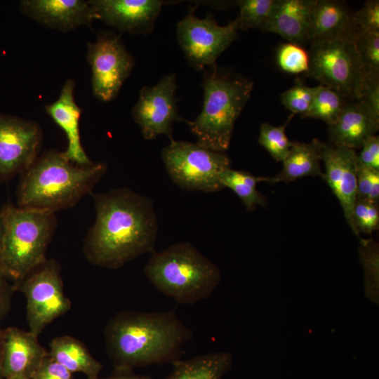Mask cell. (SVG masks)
<instances>
[{
    "mask_svg": "<svg viewBox=\"0 0 379 379\" xmlns=\"http://www.w3.org/2000/svg\"><path fill=\"white\" fill-rule=\"evenodd\" d=\"M317 88L318 86L310 87L298 79L291 88L281 94V102L292 114H299L304 117L312 105Z\"/></svg>",
    "mask_w": 379,
    "mask_h": 379,
    "instance_id": "30",
    "label": "cell"
},
{
    "mask_svg": "<svg viewBox=\"0 0 379 379\" xmlns=\"http://www.w3.org/2000/svg\"><path fill=\"white\" fill-rule=\"evenodd\" d=\"M378 128L379 120L354 100L348 101L337 120L329 125V139L334 146L354 150L375 135Z\"/></svg>",
    "mask_w": 379,
    "mask_h": 379,
    "instance_id": "20",
    "label": "cell"
},
{
    "mask_svg": "<svg viewBox=\"0 0 379 379\" xmlns=\"http://www.w3.org/2000/svg\"><path fill=\"white\" fill-rule=\"evenodd\" d=\"M323 142L314 139L311 142H293L283 160V168L273 177H264V182L288 183L306 176L323 175L321 167Z\"/></svg>",
    "mask_w": 379,
    "mask_h": 379,
    "instance_id": "22",
    "label": "cell"
},
{
    "mask_svg": "<svg viewBox=\"0 0 379 379\" xmlns=\"http://www.w3.org/2000/svg\"><path fill=\"white\" fill-rule=\"evenodd\" d=\"M321 161L325 166L321 178L339 201L346 221L356 235L352 213L357 200V154L354 149L323 142Z\"/></svg>",
    "mask_w": 379,
    "mask_h": 379,
    "instance_id": "14",
    "label": "cell"
},
{
    "mask_svg": "<svg viewBox=\"0 0 379 379\" xmlns=\"http://www.w3.org/2000/svg\"><path fill=\"white\" fill-rule=\"evenodd\" d=\"M107 171L103 162L79 165L55 150L44 153L25 172L18 189V207L57 211L74 206Z\"/></svg>",
    "mask_w": 379,
    "mask_h": 379,
    "instance_id": "3",
    "label": "cell"
},
{
    "mask_svg": "<svg viewBox=\"0 0 379 379\" xmlns=\"http://www.w3.org/2000/svg\"><path fill=\"white\" fill-rule=\"evenodd\" d=\"M357 199L379 202V171L357 164Z\"/></svg>",
    "mask_w": 379,
    "mask_h": 379,
    "instance_id": "34",
    "label": "cell"
},
{
    "mask_svg": "<svg viewBox=\"0 0 379 379\" xmlns=\"http://www.w3.org/2000/svg\"><path fill=\"white\" fill-rule=\"evenodd\" d=\"M204 102L193 121H185L200 146L219 152L229 148L236 120L247 103L253 82L213 65L205 73Z\"/></svg>",
    "mask_w": 379,
    "mask_h": 379,
    "instance_id": "5",
    "label": "cell"
},
{
    "mask_svg": "<svg viewBox=\"0 0 379 379\" xmlns=\"http://www.w3.org/2000/svg\"><path fill=\"white\" fill-rule=\"evenodd\" d=\"M87 47L93 94L100 101H111L131 75L135 59L126 48L120 34L114 32H100Z\"/></svg>",
    "mask_w": 379,
    "mask_h": 379,
    "instance_id": "11",
    "label": "cell"
},
{
    "mask_svg": "<svg viewBox=\"0 0 379 379\" xmlns=\"http://www.w3.org/2000/svg\"><path fill=\"white\" fill-rule=\"evenodd\" d=\"M293 117L291 114L281 126H275L269 123L260 126L258 142L277 161H283L292 146L293 142L288 140L285 130Z\"/></svg>",
    "mask_w": 379,
    "mask_h": 379,
    "instance_id": "28",
    "label": "cell"
},
{
    "mask_svg": "<svg viewBox=\"0 0 379 379\" xmlns=\"http://www.w3.org/2000/svg\"><path fill=\"white\" fill-rule=\"evenodd\" d=\"M6 379H27V378H22V377H13V378H9Z\"/></svg>",
    "mask_w": 379,
    "mask_h": 379,
    "instance_id": "43",
    "label": "cell"
},
{
    "mask_svg": "<svg viewBox=\"0 0 379 379\" xmlns=\"http://www.w3.org/2000/svg\"><path fill=\"white\" fill-rule=\"evenodd\" d=\"M3 333L4 330L0 328V379H4L2 375V348H3Z\"/></svg>",
    "mask_w": 379,
    "mask_h": 379,
    "instance_id": "41",
    "label": "cell"
},
{
    "mask_svg": "<svg viewBox=\"0 0 379 379\" xmlns=\"http://www.w3.org/2000/svg\"><path fill=\"white\" fill-rule=\"evenodd\" d=\"M220 182L224 188L230 189L239 197L248 211L257 206H265V198L257 190L258 183L264 182V177L230 168L222 174Z\"/></svg>",
    "mask_w": 379,
    "mask_h": 379,
    "instance_id": "25",
    "label": "cell"
},
{
    "mask_svg": "<svg viewBox=\"0 0 379 379\" xmlns=\"http://www.w3.org/2000/svg\"><path fill=\"white\" fill-rule=\"evenodd\" d=\"M22 13L38 23L62 32L89 25L96 20L88 1L83 0H22Z\"/></svg>",
    "mask_w": 379,
    "mask_h": 379,
    "instance_id": "16",
    "label": "cell"
},
{
    "mask_svg": "<svg viewBox=\"0 0 379 379\" xmlns=\"http://www.w3.org/2000/svg\"><path fill=\"white\" fill-rule=\"evenodd\" d=\"M95 220L84 241L93 265L117 269L153 253L158 223L152 201L127 187L93 194Z\"/></svg>",
    "mask_w": 379,
    "mask_h": 379,
    "instance_id": "1",
    "label": "cell"
},
{
    "mask_svg": "<svg viewBox=\"0 0 379 379\" xmlns=\"http://www.w3.org/2000/svg\"><path fill=\"white\" fill-rule=\"evenodd\" d=\"M359 253L367 282L376 285L378 281V245L372 238L361 239Z\"/></svg>",
    "mask_w": 379,
    "mask_h": 379,
    "instance_id": "35",
    "label": "cell"
},
{
    "mask_svg": "<svg viewBox=\"0 0 379 379\" xmlns=\"http://www.w3.org/2000/svg\"><path fill=\"white\" fill-rule=\"evenodd\" d=\"M355 100L379 120V72L366 74Z\"/></svg>",
    "mask_w": 379,
    "mask_h": 379,
    "instance_id": "33",
    "label": "cell"
},
{
    "mask_svg": "<svg viewBox=\"0 0 379 379\" xmlns=\"http://www.w3.org/2000/svg\"><path fill=\"white\" fill-rule=\"evenodd\" d=\"M354 13L348 4L336 0H315L310 15L307 41L310 45L354 34Z\"/></svg>",
    "mask_w": 379,
    "mask_h": 379,
    "instance_id": "18",
    "label": "cell"
},
{
    "mask_svg": "<svg viewBox=\"0 0 379 379\" xmlns=\"http://www.w3.org/2000/svg\"><path fill=\"white\" fill-rule=\"evenodd\" d=\"M143 272L160 293L182 305L208 298L221 280L219 267L189 242L154 251Z\"/></svg>",
    "mask_w": 379,
    "mask_h": 379,
    "instance_id": "4",
    "label": "cell"
},
{
    "mask_svg": "<svg viewBox=\"0 0 379 379\" xmlns=\"http://www.w3.org/2000/svg\"><path fill=\"white\" fill-rule=\"evenodd\" d=\"M352 40L366 72H379V33L356 28Z\"/></svg>",
    "mask_w": 379,
    "mask_h": 379,
    "instance_id": "29",
    "label": "cell"
},
{
    "mask_svg": "<svg viewBox=\"0 0 379 379\" xmlns=\"http://www.w3.org/2000/svg\"><path fill=\"white\" fill-rule=\"evenodd\" d=\"M18 288L26 298V318L29 331L39 335L72 307L65 295L59 263L46 259L32 270Z\"/></svg>",
    "mask_w": 379,
    "mask_h": 379,
    "instance_id": "9",
    "label": "cell"
},
{
    "mask_svg": "<svg viewBox=\"0 0 379 379\" xmlns=\"http://www.w3.org/2000/svg\"><path fill=\"white\" fill-rule=\"evenodd\" d=\"M74 81L69 79L64 84L58 98L46 105V111L64 131L67 138V147L63 155L70 161L79 165H88L93 161L88 158L81 145L79 133V119L81 109L77 105L74 90Z\"/></svg>",
    "mask_w": 379,
    "mask_h": 379,
    "instance_id": "19",
    "label": "cell"
},
{
    "mask_svg": "<svg viewBox=\"0 0 379 379\" xmlns=\"http://www.w3.org/2000/svg\"><path fill=\"white\" fill-rule=\"evenodd\" d=\"M1 211L4 234L0 269L18 288L23 279L47 259L56 220L54 213L11 204Z\"/></svg>",
    "mask_w": 379,
    "mask_h": 379,
    "instance_id": "6",
    "label": "cell"
},
{
    "mask_svg": "<svg viewBox=\"0 0 379 379\" xmlns=\"http://www.w3.org/2000/svg\"><path fill=\"white\" fill-rule=\"evenodd\" d=\"M99 379V378H98ZM102 379H152L148 375H136L131 372H116V373L112 376Z\"/></svg>",
    "mask_w": 379,
    "mask_h": 379,
    "instance_id": "40",
    "label": "cell"
},
{
    "mask_svg": "<svg viewBox=\"0 0 379 379\" xmlns=\"http://www.w3.org/2000/svg\"><path fill=\"white\" fill-rule=\"evenodd\" d=\"M277 61L280 69L291 74L306 73L309 69L310 56L302 46L286 43L278 48Z\"/></svg>",
    "mask_w": 379,
    "mask_h": 379,
    "instance_id": "31",
    "label": "cell"
},
{
    "mask_svg": "<svg viewBox=\"0 0 379 379\" xmlns=\"http://www.w3.org/2000/svg\"><path fill=\"white\" fill-rule=\"evenodd\" d=\"M41 142L36 122L0 113V178L25 172L37 159Z\"/></svg>",
    "mask_w": 379,
    "mask_h": 379,
    "instance_id": "13",
    "label": "cell"
},
{
    "mask_svg": "<svg viewBox=\"0 0 379 379\" xmlns=\"http://www.w3.org/2000/svg\"><path fill=\"white\" fill-rule=\"evenodd\" d=\"M176 88L175 75L170 74L157 84L144 86L140 91L138 100L132 109V116L145 139L153 140L164 135L173 140L174 122H185L178 113Z\"/></svg>",
    "mask_w": 379,
    "mask_h": 379,
    "instance_id": "12",
    "label": "cell"
},
{
    "mask_svg": "<svg viewBox=\"0 0 379 379\" xmlns=\"http://www.w3.org/2000/svg\"><path fill=\"white\" fill-rule=\"evenodd\" d=\"M48 354L39 343L38 336L29 331L6 328L3 333L1 368L4 378L30 379Z\"/></svg>",
    "mask_w": 379,
    "mask_h": 379,
    "instance_id": "17",
    "label": "cell"
},
{
    "mask_svg": "<svg viewBox=\"0 0 379 379\" xmlns=\"http://www.w3.org/2000/svg\"><path fill=\"white\" fill-rule=\"evenodd\" d=\"M238 30L237 19L219 25L211 15L199 18L194 7L176 25L179 45L196 70L215 65L219 55L237 39Z\"/></svg>",
    "mask_w": 379,
    "mask_h": 379,
    "instance_id": "10",
    "label": "cell"
},
{
    "mask_svg": "<svg viewBox=\"0 0 379 379\" xmlns=\"http://www.w3.org/2000/svg\"><path fill=\"white\" fill-rule=\"evenodd\" d=\"M356 236L371 234L379 227L378 204L370 200L357 199L352 213Z\"/></svg>",
    "mask_w": 379,
    "mask_h": 379,
    "instance_id": "32",
    "label": "cell"
},
{
    "mask_svg": "<svg viewBox=\"0 0 379 379\" xmlns=\"http://www.w3.org/2000/svg\"><path fill=\"white\" fill-rule=\"evenodd\" d=\"M9 281L0 269V318L8 312L11 307V296L15 287L10 284Z\"/></svg>",
    "mask_w": 379,
    "mask_h": 379,
    "instance_id": "39",
    "label": "cell"
},
{
    "mask_svg": "<svg viewBox=\"0 0 379 379\" xmlns=\"http://www.w3.org/2000/svg\"><path fill=\"white\" fill-rule=\"evenodd\" d=\"M161 157L172 181L190 191L214 192L224 189L220 178L231 168V161L224 152L174 139L161 149Z\"/></svg>",
    "mask_w": 379,
    "mask_h": 379,
    "instance_id": "7",
    "label": "cell"
},
{
    "mask_svg": "<svg viewBox=\"0 0 379 379\" xmlns=\"http://www.w3.org/2000/svg\"><path fill=\"white\" fill-rule=\"evenodd\" d=\"M274 0H241L236 18L239 29H259L265 32Z\"/></svg>",
    "mask_w": 379,
    "mask_h": 379,
    "instance_id": "27",
    "label": "cell"
},
{
    "mask_svg": "<svg viewBox=\"0 0 379 379\" xmlns=\"http://www.w3.org/2000/svg\"><path fill=\"white\" fill-rule=\"evenodd\" d=\"M357 164L379 171V137L373 135L365 141L357 154Z\"/></svg>",
    "mask_w": 379,
    "mask_h": 379,
    "instance_id": "38",
    "label": "cell"
},
{
    "mask_svg": "<svg viewBox=\"0 0 379 379\" xmlns=\"http://www.w3.org/2000/svg\"><path fill=\"white\" fill-rule=\"evenodd\" d=\"M347 99L337 91L320 84L312 105L304 117L320 119L331 125L343 112L349 101Z\"/></svg>",
    "mask_w": 379,
    "mask_h": 379,
    "instance_id": "26",
    "label": "cell"
},
{
    "mask_svg": "<svg viewBox=\"0 0 379 379\" xmlns=\"http://www.w3.org/2000/svg\"><path fill=\"white\" fill-rule=\"evenodd\" d=\"M352 36L311 45L309 69L305 75L354 100L368 72L362 65Z\"/></svg>",
    "mask_w": 379,
    "mask_h": 379,
    "instance_id": "8",
    "label": "cell"
},
{
    "mask_svg": "<svg viewBox=\"0 0 379 379\" xmlns=\"http://www.w3.org/2000/svg\"><path fill=\"white\" fill-rule=\"evenodd\" d=\"M48 354L72 373H81L88 379H98L102 368L86 347L71 335L57 336L49 344Z\"/></svg>",
    "mask_w": 379,
    "mask_h": 379,
    "instance_id": "23",
    "label": "cell"
},
{
    "mask_svg": "<svg viewBox=\"0 0 379 379\" xmlns=\"http://www.w3.org/2000/svg\"><path fill=\"white\" fill-rule=\"evenodd\" d=\"M192 332L173 311L116 314L104 330L105 345L116 372L173 363Z\"/></svg>",
    "mask_w": 379,
    "mask_h": 379,
    "instance_id": "2",
    "label": "cell"
},
{
    "mask_svg": "<svg viewBox=\"0 0 379 379\" xmlns=\"http://www.w3.org/2000/svg\"><path fill=\"white\" fill-rule=\"evenodd\" d=\"M4 234V218L1 210H0V253Z\"/></svg>",
    "mask_w": 379,
    "mask_h": 379,
    "instance_id": "42",
    "label": "cell"
},
{
    "mask_svg": "<svg viewBox=\"0 0 379 379\" xmlns=\"http://www.w3.org/2000/svg\"><path fill=\"white\" fill-rule=\"evenodd\" d=\"M354 22L357 29L379 33V1L368 0L354 13Z\"/></svg>",
    "mask_w": 379,
    "mask_h": 379,
    "instance_id": "36",
    "label": "cell"
},
{
    "mask_svg": "<svg viewBox=\"0 0 379 379\" xmlns=\"http://www.w3.org/2000/svg\"><path fill=\"white\" fill-rule=\"evenodd\" d=\"M72 374L48 354L30 379H74Z\"/></svg>",
    "mask_w": 379,
    "mask_h": 379,
    "instance_id": "37",
    "label": "cell"
},
{
    "mask_svg": "<svg viewBox=\"0 0 379 379\" xmlns=\"http://www.w3.org/2000/svg\"><path fill=\"white\" fill-rule=\"evenodd\" d=\"M96 20L120 32L147 34L164 4L159 0H90Z\"/></svg>",
    "mask_w": 379,
    "mask_h": 379,
    "instance_id": "15",
    "label": "cell"
},
{
    "mask_svg": "<svg viewBox=\"0 0 379 379\" xmlns=\"http://www.w3.org/2000/svg\"><path fill=\"white\" fill-rule=\"evenodd\" d=\"M232 356L227 352H213L173 363L165 379H222L232 365Z\"/></svg>",
    "mask_w": 379,
    "mask_h": 379,
    "instance_id": "24",
    "label": "cell"
},
{
    "mask_svg": "<svg viewBox=\"0 0 379 379\" xmlns=\"http://www.w3.org/2000/svg\"><path fill=\"white\" fill-rule=\"evenodd\" d=\"M314 1L274 0L265 32L279 34L289 43L305 45Z\"/></svg>",
    "mask_w": 379,
    "mask_h": 379,
    "instance_id": "21",
    "label": "cell"
}]
</instances>
